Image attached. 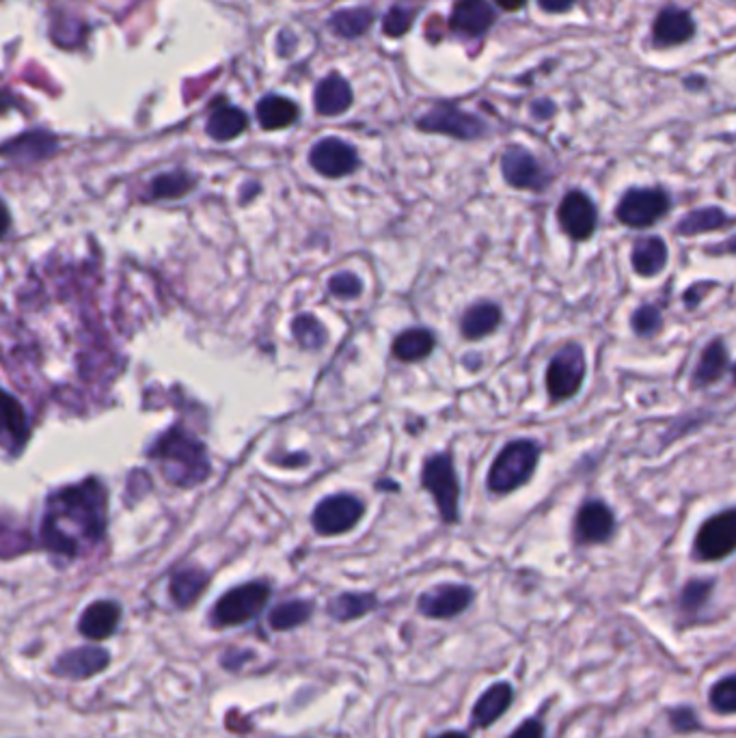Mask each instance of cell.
<instances>
[{
  "label": "cell",
  "mask_w": 736,
  "mask_h": 738,
  "mask_svg": "<svg viewBox=\"0 0 736 738\" xmlns=\"http://www.w3.org/2000/svg\"><path fill=\"white\" fill-rule=\"evenodd\" d=\"M326 287H329L331 296H335L339 300H346V303L361 298L363 290H365L361 277L354 275V272H350V270L335 272V275L329 279V283H326Z\"/></svg>",
  "instance_id": "obj_40"
},
{
  "label": "cell",
  "mask_w": 736,
  "mask_h": 738,
  "mask_svg": "<svg viewBox=\"0 0 736 738\" xmlns=\"http://www.w3.org/2000/svg\"><path fill=\"white\" fill-rule=\"evenodd\" d=\"M667 262H670V251H667V244L659 236H644L635 240L631 251V268L637 277H659L667 268Z\"/></svg>",
  "instance_id": "obj_24"
},
{
  "label": "cell",
  "mask_w": 736,
  "mask_h": 738,
  "mask_svg": "<svg viewBox=\"0 0 736 738\" xmlns=\"http://www.w3.org/2000/svg\"><path fill=\"white\" fill-rule=\"evenodd\" d=\"M313 613H316V605L309 598H292V600H283L275 609L270 611L268 615V624L272 631L277 633H288L294 631V628H301L303 624H307Z\"/></svg>",
  "instance_id": "obj_31"
},
{
  "label": "cell",
  "mask_w": 736,
  "mask_h": 738,
  "mask_svg": "<svg viewBox=\"0 0 736 738\" xmlns=\"http://www.w3.org/2000/svg\"><path fill=\"white\" fill-rule=\"evenodd\" d=\"M508 738H547V726L540 717H527L508 734Z\"/></svg>",
  "instance_id": "obj_43"
},
{
  "label": "cell",
  "mask_w": 736,
  "mask_h": 738,
  "mask_svg": "<svg viewBox=\"0 0 736 738\" xmlns=\"http://www.w3.org/2000/svg\"><path fill=\"white\" fill-rule=\"evenodd\" d=\"M270 585L266 581H249L218 598L212 611V624L218 628L242 626L264 611L270 600Z\"/></svg>",
  "instance_id": "obj_6"
},
{
  "label": "cell",
  "mask_w": 736,
  "mask_h": 738,
  "mask_svg": "<svg viewBox=\"0 0 736 738\" xmlns=\"http://www.w3.org/2000/svg\"><path fill=\"white\" fill-rule=\"evenodd\" d=\"M206 585H208L206 572L195 566H186L182 570H177L171 577L169 594L177 607L188 609L190 605L197 603L203 590H206Z\"/></svg>",
  "instance_id": "obj_32"
},
{
  "label": "cell",
  "mask_w": 736,
  "mask_h": 738,
  "mask_svg": "<svg viewBox=\"0 0 736 738\" xmlns=\"http://www.w3.org/2000/svg\"><path fill=\"white\" fill-rule=\"evenodd\" d=\"M149 458L160 462L162 475L180 488H193L208 480L212 471L206 445L182 426H173L149 449Z\"/></svg>",
  "instance_id": "obj_2"
},
{
  "label": "cell",
  "mask_w": 736,
  "mask_h": 738,
  "mask_svg": "<svg viewBox=\"0 0 736 738\" xmlns=\"http://www.w3.org/2000/svg\"><path fill=\"white\" fill-rule=\"evenodd\" d=\"M495 24V9L488 0H458L449 16V26L462 37H482Z\"/></svg>",
  "instance_id": "obj_18"
},
{
  "label": "cell",
  "mask_w": 736,
  "mask_h": 738,
  "mask_svg": "<svg viewBox=\"0 0 736 738\" xmlns=\"http://www.w3.org/2000/svg\"><path fill=\"white\" fill-rule=\"evenodd\" d=\"M732 223H734L732 216L724 208L708 205V208H698V210H691L689 214H685L676 223L674 231H676V236L693 238L700 234H711V231L730 229Z\"/></svg>",
  "instance_id": "obj_28"
},
{
  "label": "cell",
  "mask_w": 736,
  "mask_h": 738,
  "mask_svg": "<svg viewBox=\"0 0 736 738\" xmlns=\"http://www.w3.org/2000/svg\"><path fill=\"white\" fill-rule=\"evenodd\" d=\"M575 3L577 0H538L540 9L547 13H566L575 7Z\"/></svg>",
  "instance_id": "obj_45"
},
{
  "label": "cell",
  "mask_w": 736,
  "mask_h": 738,
  "mask_svg": "<svg viewBox=\"0 0 736 738\" xmlns=\"http://www.w3.org/2000/svg\"><path fill=\"white\" fill-rule=\"evenodd\" d=\"M255 115L264 130L275 132L296 123L298 106L290 98H283V95H266V98L257 102Z\"/></svg>",
  "instance_id": "obj_30"
},
{
  "label": "cell",
  "mask_w": 736,
  "mask_h": 738,
  "mask_svg": "<svg viewBox=\"0 0 736 738\" xmlns=\"http://www.w3.org/2000/svg\"><path fill=\"white\" fill-rule=\"evenodd\" d=\"M352 102V87L342 74H329L322 78L316 85V91H313V106H316V113L322 117L344 115L346 111H350Z\"/></svg>",
  "instance_id": "obj_22"
},
{
  "label": "cell",
  "mask_w": 736,
  "mask_h": 738,
  "mask_svg": "<svg viewBox=\"0 0 736 738\" xmlns=\"http://www.w3.org/2000/svg\"><path fill=\"white\" fill-rule=\"evenodd\" d=\"M108 665H111V656H108L106 650L85 646L65 652L61 659L54 663L52 674L65 680H87L104 672Z\"/></svg>",
  "instance_id": "obj_17"
},
{
  "label": "cell",
  "mask_w": 736,
  "mask_h": 738,
  "mask_svg": "<svg viewBox=\"0 0 736 738\" xmlns=\"http://www.w3.org/2000/svg\"><path fill=\"white\" fill-rule=\"evenodd\" d=\"M557 223L570 240H590L598 227L596 203L583 190H568L557 205Z\"/></svg>",
  "instance_id": "obj_14"
},
{
  "label": "cell",
  "mask_w": 736,
  "mask_h": 738,
  "mask_svg": "<svg viewBox=\"0 0 736 738\" xmlns=\"http://www.w3.org/2000/svg\"><path fill=\"white\" fill-rule=\"evenodd\" d=\"M119 618H121V607L115 603V600H95V603L89 605L83 611V615H80L78 631L89 639L102 641L117 631Z\"/></svg>",
  "instance_id": "obj_26"
},
{
  "label": "cell",
  "mask_w": 736,
  "mask_h": 738,
  "mask_svg": "<svg viewBox=\"0 0 736 738\" xmlns=\"http://www.w3.org/2000/svg\"><path fill=\"white\" fill-rule=\"evenodd\" d=\"M501 175L508 186L516 190L542 193L551 184V175L540 160L521 145H510L501 156Z\"/></svg>",
  "instance_id": "obj_12"
},
{
  "label": "cell",
  "mask_w": 736,
  "mask_h": 738,
  "mask_svg": "<svg viewBox=\"0 0 736 738\" xmlns=\"http://www.w3.org/2000/svg\"><path fill=\"white\" fill-rule=\"evenodd\" d=\"M436 348V337L430 328L413 326L406 328L393 339L391 354L402 363H419L426 361Z\"/></svg>",
  "instance_id": "obj_27"
},
{
  "label": "cell",
  "mask_w": 736,
  "mask_h": 738,
  "mask_svg": "<svg viewBox=\"0 0 736 738\" xmlns=\"http://www.w3.org/2000/svg\"><path fill=\"white\" fill-rule=\"evenodd\" d=\"M667 719H670L672 730L678 732V734H691V732H698L702 728L698 713H695V710L689 704L672 708L670 713H667Z\"/></svg>",
  "instance_id": "obj_42"
},
{
  "label": "cell",
  "mask_w": 736,
  "mask_h": 738,
  "mask_svg": "<svg viewBox=\"0 0 736 738\" xmlns=\"http://www.w3.org/2000/svg\"><path fill=\"white\" fill-rule=\"evenodd\" d=\"M732 369V361H730V350L726 339L715 337L713 341H708L704 346V350L700 352V359L693 367L691 374V387L693 389H706L715 385L717 380L724 378Z\"/></svg>",
  "instance_id": "obj_19"
},
{
  "label": "cell",
  "mask_w": 736,
  "mask_h": 738,
  "mask_svg": "<svg viewBox=\"0 0 736 738\" xmlns=\"http://www.w3.org/2000/svg\"><path fill=\"white\" fill-rule=\"evenodd\" d=\"M585 376H588V361H585V350L577 341H570L557 350L544 374V385L553 404L568 402L581 391Z\"/></svg>",
  "instance_id": "obj_5"
},
{
  "label": "cell",
  "mask_w": 736,
  "mask_h": 738,
  "mask_svg": "<svg viewBox=\"0 0 736 738\" xmlns=\"http://www.w3.org/2000/svg\"><path fill=\"white\" fill-rule=\"evenodd\" d=\"M503 322V311L493 300L473 303L460 318V335L467 341H480L499 331Z\"/></svg>",
  "instance_id": "obj_23"
},
{
  "label": "cell",
  "mask_w": 736,
  "mask_h": 738,
  "mask_svg": "<svg viewBox=\"0 0 736 738\" xmlns=\"http://www.w3.org/2000/svg\"><path fill=\"white\" fill-rule=\"evenodd\" d=\"M715 579H689L683 590L678 594L676 609L680 618H698V615L708 607L715 594Z\"/></svg>",
  "instance_id": "obj_34"
},
{
  "label": "cell",
  "mask_w": 736,
  "mask_h": 738,
  "mask_svg": "<svg viewBox=\"0 0 736 738\" xmlns=\"http://www.w3.org/2000/svg\"><path fill=\"white\" fill-rule=\"evenodd\" d=\"M495 3L503 9V11H519L525 7L527 0H495Z\"/></svg>",
  "instance_id": "obj_48"
},
{
  "label": "cell",
  "mask_w": 736,
  "mask_h": 738,
  "mask_svg": "<svg viewBox=\"0 0 736 738\" xmlns=\"http://www.w3.org/2000/svg\"><path fill=\"white\" fill-rule=\"evenodd\" d=\"M531 113H534V117L538 121H544L555 113V106H553L551 100H538L534 106H531Z\"/></svg>",
  "instance_id": "obj_46"
},
{
  "label": "cell",
  "mask_w": 736,
  "mask_h": 738,
  "mask_svg": "<svg viewBox=\"0 0 736 738\" xmlns=\"http://www.w3.org/2000/svg\"><path fill=\"white\" fill-rule=\"evenodd\" d=\"M378 609V596L372 592H342L329 600L326 613L331 615L333 622L348 624L357 622L365 615Z\"/></svg>",
  "instance_id": "obj_29"
},
{
  "label": "cell",
  "mask_w": 736,
  "mask_h": 738,
  "mask_svg": "<svg viewBox=\"0 0 736 738\" xmlns=\"http://www.w3.org/2000/svg\"><path fill=\"white\" fill-rule=\"evenodd\" d=\"M365 501L350 492H335V495L318 501L311 512V527L322 538H335L357 529L365 516Z\"/></svg>",
  "instance_id": "obj_8"
},
{
  "label": "cell",
  "mask_w": 736,
  "mask_h": 738,
  "mask_svg": "<svg viewBox=\"0 0 736 738\" xmlns=\"http://www.w3.org/2000/svg\"><path fill=\"white\" fill-rule=\"evenodd\" d=\"M542 447L534 439H516L495 456L486 475V488L490 495H512L534 477L540 462Z\"/></svg>",
  "instance_id": "obj_3"
},
{
  "label": "cell",
  "mask_w": 736,
  "mask_h": 738,
  "mask_svg": "<svg viewBox=\"0 0 736 738\" xmlns=\"http://www.w3.org/2000/svg\"><path fill=\"white\" fill-rule=\"evenodd\" d=\"M708 704L717 715L730 717L736 713V674L719 678L708 691Z\"/></svg>",
  "instance_id": "obj_38"
},
{
  "label": "cell",
  "mask_w": 736,
  "mask_h": 738,
  "mask_svg": "<svg viewBox=\"0 0 736 738\" xmlns=\"http://www.w3.org/2000/svg\"><path fill=\"white\" fill-rule=\"evenodd\" d=\"M616 533V514L603 499H588L572 521V536L579 546L607 544Z\"/></svg>",
  "instance_id": "obj_15"
},
{
  "label": "cell",
  "mask_w": 736,
  "mask_h": 738,
  "mask_svg": "<svg viewBox=\"0 0 736 738\" xmlns=\"http://www.w3.org/2000/svg\"><path fill=\"white\" fill-rule=\"evenodd\" d=\"M29 436V423L22 406L0 389V445H5L11 454H18Z\"/></svg>",
  "instance_id": "obj_25"
},
{
  "label": "cell",
  "mask_w": 736,
  "mask_h": 738,
  "mask_svg": "<svg viewBox=\"0 0 736 738\" xmlns=\"http://www.w3.org/2000/svg\"><path fill=\"white\" fill-rule=\"evenodd\" d=\"M514 697L516 693L510 682H495V685L486 687L471 708V728L486 730L493 726V723H497L512 708Z\"/></svg>",
  "instance_id": "obj_16"
},
{
  "label": "cell",
  "mask_w": 736,
  "mask_h": 738,
  "mask_svg": "<svg viewBox=\"0 0 736 738\" xmlns=\"http://www.w3.org/2000/svg\"><path fill=\"white\" fill-rule=\"evenodd\" d=\"M430 738H471L465 730H445L441 734H434Z\"/></svg>",
  "instance_id": "obj_49"
},
{
  "label": "cell",
  "mask_w": 736,
  "mask_h": 738,
  "mask_svg": "<svg viewBox=\"0 0 736 738\" xmlns=\"http://www.w3.org/2000/svg\"><path fill=\"white\" fill-rule=\"evenodd\" d=\"M736 549V508L717 512L695 531L691 555L695 562H724Z\"/></svg>",
  "instance_id": "obj_9"
},
{
  "label": "cell",
  "mask_w": 736,
  "mask_h": 738,
  "mask_svg": "<svg viewBox=\"0 0 736 738\" xmlns=\"http://www.w3.org/2000/svg\"><path fill=\"white\" fill-rule=\"evenodd\" d=\"M249 128V117L244 111L236 106H218L212 111V115L208 117V126L206 132L212 136L214 141L225 143V141H234L238 136Z\"/></svg>",
  "instance_id": "obj_33"
},
{
  "label": "cell",
  "mask_w": 736,
  "mask_h": 738,
  "mask_svg": "<svg viewBox=\"0 0 736 738\" xmlns=\"http://www.w3.org/2000/svg\"><path fill=\"white\" fill-rule=\"evenodd\" d=\"M419 482L432 497L441 521L445 525H456L460 521V480L452 454L434 451L428 456L421 464Z\"/></svg>",
  "instance_id": "obj_4"
},
{
  "label": "cell",
  "mask_w": 736,
  "mask_h": 738,
  "mask_svg": "<svg viewBox=\"0 0 736 738\" xmlns=\"http://www.w3.org/2000/svg\"><path fill=\"white\" fill-rule=\"evenodd\" d=\"M292 335L296 344L307 352H318L329 344V331L313 313H298L292 320Z\"/></svg>",
  "instance_id": "obj_36"
},
{
  "label": "cell",
  "mask_w": 736,
  "mask_h": 738,
  "mask_svg": "<svg viewBox=\"0 0 736 738\" xmlns=\"http://www.w3.org/2000/svg\"><path fill=\"white\" fill-rule=\"evenodd\" d=\"M309 164L318 175L326 180H342L359 169V152L348 141L337 136H326L318 141L309 152Z\"/></svg>",
  "instance_id": "obj_13"
},
{
  "label": "cell",
  "mask_w": 736,
  "mask_h": 738,
  "mask_svg": "<svg viewBox=\"0 0 736 738\" xmlns=\"http://www.w3.org/2000/svg\"><path fill=\"white\" fill-rule=\"evenodd\" d=\"M108 495L98 480L52 492L42 518V546L57 557L76 559L100 544L106 531Z\"/></svg>",
  "instance_id": "obj_1"
},
{
  "label": "cell",
  "mask_w": 736,
  "mask_h": 738,
  "mask_svg": "<svg viewBox=\"0 0 736 738\" xmlns=\"http://www.w3.org/2000/svg\"><path fill=\"white\" fill-rule=\"evenodd\" d=\"M195 186V177L186 171H171L154 177L147 188L149 199H182Z\"/></svg>",
  "instance_id": "obj_37"
},
{
  "label": "cell",
  "mask_w": 736,
  "mask_h": 738,
  "mask_svg": "<svg viewBox=\"0 0 736 738\" xmlns=\"http://www.w3.org/2000/svg\"><path fill=\"white\" fill-rule=\"evenodd\" d=\"M59 149V141L57 136L37 130V132H24L16 139L5 143L0 147V156H5L13 162H22V164H33V162H42L50 156L57 154Z\"/></svg>",
  "instance_id": "obj_20"
},
{
  "label": "cell",
  "mask_w": 736,
  "mask_h": 738,
  "mask_svg": "<svg viewBox=\"0 0 736 738\" xmlns=\"http://www.w3.org/2000/svg\"><path fill=\"white\" fill-rule=\"evenodd\" d=\"M695 33V22L689 11L678 7L663 9L652 26V41L659 48H674L687 41Z\"/></svg>",
  "instance_id": "obj_21"
},
{
  "label": "cell",
  "mask_w": 736,
  "mask_h": 738,
  "mask_svg": "<svg viewBox=\"0 0 736 738\" xmlns=\"http://www.w3.org/2000/svg\"><path fill=\"white\" fill-rule=\"evenodd\" d=\"M713 287H715V283L713 281H695L691 287H689V290L683 294V305L687 307V309H695V307H698L700 303H702V298L708 294V292H711L713 290Z\"/></svg>",
  "instance_id": "obj_44"
},
{
  "label": "cell",
  "mask_w": 736,
  "mask_h": 738,
  "mask_svg": "<svg viewBox=\"0 0 736 738\" xmlns=\"http://www.w3.org/2000/svg\"><path fill=\"white\" fill-rule=\"evenodd\" d=\"M475 603V590L467 583H439L417 598V611L428 620H454Z\"/></svg>",
  "instance_id": "obj_11"
},
{
  "label": "cell",
  "mask_w": 736,
  "mask_h": 738,
  "mask_svg": "<svg viewBox=\"0 0 736 738\" xmlns=\"http://www.w3.org/2000/svg\"><path fill=\"white\" fill-rule=\"evenodd\" d=\"M374 24V11L367 7H352L339 9L329 18L331 31L342 39H357L363 37Z\"/></svg>",
  "instance_id": "obj_35"
},
{
  "label": "cell",
  "mask_w": 736,
  "mask_h": 738,
  "mask_svg": "<svg viewBox=\"0 0 736 738\" xmlns=\"http://www.w3.org/2000/svg\"><path fill=\"white\" fill-rule=\"evenodd\" d=\"M631 328L637 337L650 339L657 337L663 328V313L657 305H642L633 311Z\"/></svg>",
  "instance_id": "obj_39"
},
{
  "label": "cell",
  "mask_w": 736,
  "mask_h": 738,
  "mask_svg": "<svg viewBox=\"0 0 736 738\" xmlns=\"http://www.w3.org/2000/svg\"><path fill=\"white\" fill-rule=\"evenodd\" d=\"M672 210V197L659 186H633L616 205L618 223L629 229H650Z\"/></svg>",
  "instance_id": "obj_7"
},
{
  "label": "cell",
  "mask_w": 736,
  "mask_h": 738,
  "mask_svg": "<svg viewBox=\"0 0 736 738\" xmlns=\"http://www.w3.org/2000/svg\"><path fill=\"white\" fill-rule=\"evenodd\" d=\"M417 128L421 132L443 134V136H449V139H458V141L482 139V136L488 132V126L480 117L462 111V108L454 104H447V102L434 104L428 113L421 115L417 119Z\"/></svg>",
  "instance_id": "obj_10"
},
{
  "label": "cell",
  "mask_w": 736,
  "mask_h": 738,
  "mask_svg": "<svg viewBox=\"0 0 736 738\" xmlns=\"http://www.w3.org/2000/svg\"><path fill=\"white\" fill-rule=\"evenodd\" d=\"M413 24H415V11L404 5H395L387 11V16L383 18V33L387 37L398 39L411 31Z\"/></svg>",
  "instance_id": "obj_41"
},
{
  "label": "cell",
  "mask_w": 736,
  "mask_h": 738,
  "mask_svg": "<svg viewBox=\"0 0 736 738\" xmlns=\"http://www.w3.org/2000/svg\"><path fill=\"white\" fill-rule=\"evenodd\" d=\"M9 225H11V214H9V210H7L5 201H0V236H5V234H7Z\"/></svg>",
  "instance_id": "obj_47"
}]
</instances>
